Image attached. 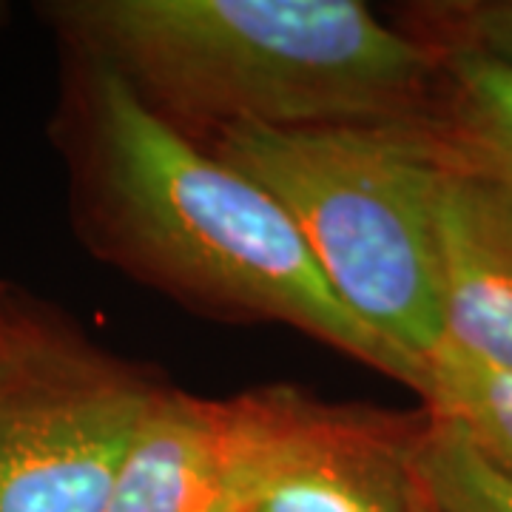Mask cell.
Returning a JSON list of instances; mask_svg holds the SVG:
<instances>
[{
  "mask_svg": "<svg viewBox=\"0 0 512 512\" xmlns=\"http://www.w3.org/2000/svg\"><path fill=\"white\" fill-rule=\"evenodd\" d=\"M83 120L103 214L148 271L200 299L288 322L424 393L427 367L339 302L265 188L194 146L123 77L89 60Z\"/></svg>",
  "mask_w": 512,
  "mask_h": 512,
  "instance_id": "2",
  "label": "cell"
},
{
  "mask_svg": "<svg viewBox=\"0 0 512 512\" xmlns=\"http://www.w3.org/2000/svg\"><path fill=\"white\" fill-rule=\"evenodd\" d=\"M413 481L439 512H512V481L444 421L416 436Z\"/></svg>",
  "mask_w": 512,
  "mask_h": 512,
  "instance_id": "10",
  "label": "cell"
},
{
  "mask_svg": "<svg viewBox=\"0 0 512 512\" xmlns=\"http://www.w3.org/2000/svg\"><path fill=\"white\" fill-rule=\"evenodd\" d=\"M214 154L282 205L339 302L427 367L444 339L439 137L413 120L222 128Z\"/></svg>",
  "mask_w": 512,
  "mask_h": 512,
  "instance_id": "3",
  "label": "cell"
},
{
  "mask_svg": "<svg viewBox=\"0 0 512 512\" xmlns=\"http://www.w3.org/2000/svg\"><path fill=\"white\" fill-rule=\"evenodd\" d=\"M23 319H26V316L15 311V308H12V305H9V302L0 296V342H3V339L12 333V330L18 328Z\"/></svg>",
  "mask_w": 512,
  "mask_h": 512,
  "instance_id": "12",
  "label": "cell"
},
{
  "mask_svg": "<svg viewBox=\"0 0 512 512\" xmlns=\"http://www.w3.org/2000/svg\"><path fill=\"white\" fill-rule=\"evenodd\" d=\"M458 43L512 63V0H481L453 6Z\"/></svg>",
  "mask_w": 512,
  "mask_h": 512,
  "instance_id": "11",
  "label": "cell"
},
{
  "mask_svg": "<svg viewBox=\"0 0 512 512\" xmlns=\"http://www.w3.org/2000/svg\"><path fill=\"white\" fill-rule=\"evenodd\" d=\"M436 222L441 345L512 367V188L447 157Z\"/></svg>",
  "mask_w": 512,
  "mask_h": 512,
  "instance_id": "7",
  "label": "cell"
},
{
  "mask_svg": "<svg viewBox=\"0 0 512 512\" xmlns=\"http://www.w3.org/2000/svg\"><path fill=\"white\" fill-rule=\"evenodd\" d=\"M245 399L154 393L128 444L106 512H242Z\"/></svg>",
  "mask_w": 512,
  "mask_h": 512,
  "instance_id": "6",
  "label": "cell"
},
{
  "mask_svg": "<svg viewBox=\"0 0 512 512\" xmlns=\"http://www.w3.org/2000/svg\"><path fill=\"white\" fill-rule=\"evenodd\" d=\"M447 157L512 188V63L453 46L447 52Z\"/></svg>",
  "mask_w": 512,
  "mask_h": 512,
  "instance_id": "8",
  "label": "cell"
},
{
  "mask_svg": "<svg viewBox=\"0 0 512 512\" xmlns=\"http://www.w3.org/2000/svg\"><path fill=\"white\" fill-rule=\"evenodd\" d=\"M245 399L242 512H410L413 447L399 424L328 407L291 387Z\"/></svg>",
  "mask_w": 512,
  "mask_h": 512,
  "instance_id": "5",
  "label": "cell"
},
{
  "mask_svg": "<svg viewBox=\"0 0 512 512\" xmlns=\"http://www.w3.org/2000/svg\"><path fill=\"white\" fill-rule=\"evenodd\" d=\"M487 464L512 481V367L487 365L439 345L427 356L421 393Z\"/></svg>",
  "mask_w": 512,
  "mask_h": 512,
  "instance_id": "9",
  "label": "cell"
},
{
  "mask_svg": "<svg viewBox=\"0 0 512 512\" xmlns=\"http://www.w3.org/2000/svg\"><path fill=\"white\" fill-rule=\"evenodd\" d=\"M46 15L151 109L222 128L396 123L433 55L359 0H63Z\"/></svg>",
  "mask_w": 512,
  "mask_h": 512,
  "instance_id": "1",
  "label": "cell"
},
{
  "mask_svg": "<svg viewBox=\"0 0 512 512\" xmlns=\"http://www.w3.org/2000/svg\"><path fill=\"white\" fill-rule=\"evenodd\" d=\"M410 512H439L436 507H430L424 498H421V493L416 490V495H413V501H410Z\"/></svg>",
  "mask_w": 512,
  "mask_h": 512,
  "instance_id": "13",
  "label": "cell"
},
{
  "mask_svg": "<svg viewBox=\"0 0 512 512\" xmlns=\"http://www.w3.org/2000/svg\"><path fill=\"white\" fill-rule=\"evenodd\" d=\"M154 390L23 319L0 342V512H106Z\"/></svg>",
  "mask_w": 512,
  "mask_h": 512,
  "instance_id": "4",
  "label": "cell"
},
{
  "mask_svg": "<svg viewBox=\"0 0 512 512\" xmlns=\"http://www.w3.org/2000/svg\"><path fill=\"white\" fill-rule=\"evenodd\" d=\"M0 15H3V6H0Z\"/></svg>",
  "mask_w": 512,
  "mask_h": 512,
  "instance_id": "14",
  "label": "cell"
}]
</instances>
